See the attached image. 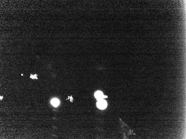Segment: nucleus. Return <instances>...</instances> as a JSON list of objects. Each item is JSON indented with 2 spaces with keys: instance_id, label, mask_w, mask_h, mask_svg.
<instances>
[{
  "instance_id": "nucleus-1",
  "label": "nucleus",
  "mask_w": 186,
  "mask_h": 139,
  "mask_svg": "<svg viewBox=\"0 0 186 139\" xmlns=\"http://www.w3.org/2000/svg\"><path fill=\"white\" fill-rule=\"evenodd\" d=\"M107 102L103 99L98 100L97 103V107L101 109H105L107 106Z\"/></svg>"
},
{
  "instance_id": "nucleus-2",
  "label": "nucleus",
  "mask_w": 186,
  "mask_h": 139,
  "mask_svg": "<svg viewBox=\"0 0 186 139\" xmlns=\"http://www.w3.org/2000/svg\"><path fill=\"white\" fill-rule=\"evenodd\" d=\"M94 96L98 100H103V99L107 98V96L104 95L102 92L100 91H97L95 93Z\"/></svg>"
},
{
  "instance_id": "nucleus-3",
  "label": "nucleus",
  "mask_w": 186,
  "mask_h": 139,
  "mask_svg": "<svg viewBox=\"0 0 186 139\" xmlns=\"http://www.w3.org/2000/svg\"><path fill=\"white\" fill-rule=\"evenodd\" d=\"M52 104L55 107L58 106L59 104V101L57 99H54L51 102Z\"/></svg>"
}]
</instances>
